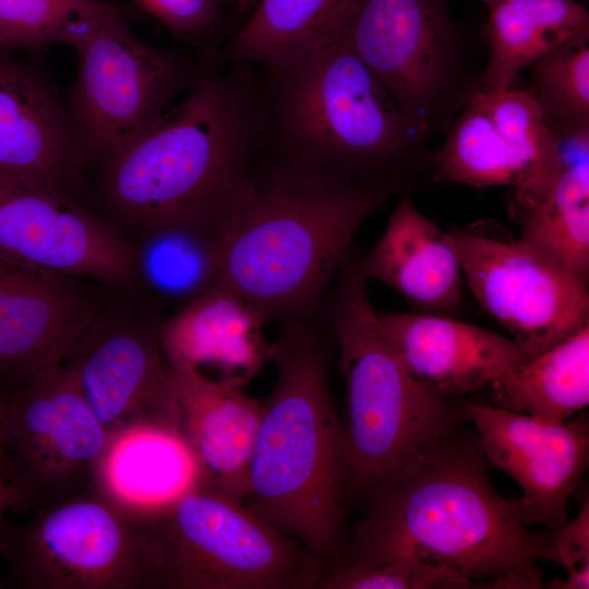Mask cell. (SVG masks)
I'll return each mask as SVG.
<instances>
[{"mask_svg": "<svg viewBox=\"0 0 589 589\" xmlns=\"http://www.w3.org/2000/svg\"><path fill=\"white\" fill-rule=\"evenodd\" d=\"M353 247L323 303L345 382L347 500L364 504L468 421L466 401L418 378L371 303Z\"/></svg>", "mask_w": 589, "mask_h": 589, "instance_id": "obj_4", "label": "cell"}, {"mask_svg": "<svg viewBox=\"0 0 589 589\" xmlns=\"http://www.w3.org/2000/svg\"><path fill=\"white\" fill-rule=\"evenodd\" d=\"M264 112L242 73L205 71L105 165L103 194L140 237L217 203L248 168Z\"/></svg>", "mask_w": 589, "mask_h": 589, "instance_id": "obj_5", "label": "cell"}, {"mask_svg": "<svg viewBox=\"0 0 589 589\" xmlns=\"http://www.w3.org/2000/svg\"><path fill=\"white\" fill-rule=\"evenodd\" d=\"M466 406L486 462L521 488L527 525H565L569 496L589 462L588 416L549 422L501 407Z\"/></svg>", "mask_w": 589, "mask_h": 589, "instance_id": "obj_15", "label": "cell"}, {"mask_svg": "<svg viewBox=\"0 0 589 589\" xmlns=\"http://www.w3.org/2000/svg\"><path fill=\"white\" fill-rule=\"evenodd\" d=\"M121 12L104 0H0V49H75L104 19Z\"/></svg>", "mask_w": 589, "mask_h": 589, "instance_id": "obj_31", "label": "cell"}, {"mask_svg": "<svg viewBox=\"0 0 589 589\" xmlns=\"http://www.w3.org/2000/svg\"><path fill=\"white\" fill-rule=\"evenodd\" d=\"M0 256L115 286L139 283L135 249L61 187L0 179Z\"/></svg>", "mask_w": 589, "mask_h": 589, "instance_id": "obj_13", "label": "cell"}, {"mask_svg": "<svg viewBox=\"0 0 589 589\" xmlns=\"http://www.w3.org/2000/svg\"><path fill=\"white\" fill-rule=\"evenodd\" d=\"M8 509H19V496L9 480L0 473V530Z\"/></svg>", "mask_w": 589, "mask_h": 589, "instance_id": "obj_35", "label": "cell"}, {"mask_svg": "<svg viewBox=\"0 0 589 589\" xmlns=\"http://www.w3.org/2000/svg\"><path fill=\"white\" fill-rule=\"evenodd\" d=\"M465 281L533 357L589 326L587 285L533 245L452 228Z\"/></svg>", "mask_w": 589, "mask_h": 589, "instance_id": "obj_12", "label": "cell"}, {"mask_svg": "<svg viewBox=\"0 0 589 589\" xmlns=\"http://www.w3.org/2000/svg\"><path fill=\"white\" fill-rule=\"evenodd\" d=\"M237 185L216 206L140 237L135 250L139 281L181 305L218 285Z\"/></svg>", "mask_w": 589, "mask_h": 589, "instance_id": "obj_23", "label": "cell"}, {"mask_svg": "<svg viewBox=\"0 0 589 589\" xmlns=\"http://www.w3.org/2000/svg\"><path fill=\"white\" fill-rule=\"evenodd\" d=\"M171 395L175 425L192 449L204 484L242 503L249 488L263 399L248 395L244 387L232 383L172 369Z\"/></svg>", "mask_w": 589, "mask_h": 589, "instance_id": "obj_17", "label": "cell"}, {"mask_svg": "<svg viewBox=\"0 0 589 589\" xmlns=\"http://www.w3.org/2000/svg\"><path fill=\"white\" fill-rule=\"evenodd\" d=\"M8 580L21 589H144L135 521L91 494H72L29 521L2 525Z\"/></svg>", "mask_w": 589, "mask_h": 589, "instance_id": "obj_10", "label": "cell"}, {"mask_svg": "<svg viewBox=\"0 0 589 589\" xmlns=\"http://www.w3.org/2000/svg\"><path fill=\"white\" fill-rule=\"evenodd\" d=\"M99 312L73 276L0 256V372L24 381L61 363Z\"/></svg>", "mask_w": 589, "mask_h": 589, "instance_id": "obj_16", "label": "cell"}, {"mask_svg": "<svg viewBox=\"0 0 589 589\" xmlns=\"http://www.w3.org/2000/svg\"><path fill=\"white\" fill-rule=\"evenodd\" d=\"M443 144L431 155L434 181H452L476 189L510 185L517 191L521 173L494 120L477 96L468 98Z\"/></svg>", "mask_w": 589, "mask_h": 589, "instance_id": "obj_29", "label": "cell"}, {"mask_svg": "<svg viewBox=\"0 0 589 589\" xmlns=\"http://www.w3.org/2000/svg\"><path fill=\"white\" fill-rule=\"evenodd\" d=\"M267 116L286 160L397 191L428 163L430 137L402 111L345 37L271 72Z\"/></svg>", "mask_w": 589, "mask_h": 589, "instance_id": "obj_6", "label": "cell"}, {"mask_svg": "<svg viewBox=\"0 0 589 589\" xmlns=\"http://www.w3.org/2000/svg\"><path fill=\"white\" fill-rule=\"evenodd\" d=\"M409 370L437 392L460 398L531 358L513 339L435 313H378Z\"/></svg>", "mask_w": 589, "mask_h": 589, "instance_id": "obj_21", "label": "cell"}, {"mask_svg": "<svg viewBox=\"0 0 589 589\" xmlns=\"http://www.w3.org/2000/svg\"><path fill=\"white\" fill-rule=\"evenodd\" d=\"M363 505L334 565L406 558L448 573L461 588L542 587L524 502L496 492L477 434H462V425Z\"/></svg>", "mask_w": 589, "mask_h": 589, "instance_id": "obj_1", "label": "cell"}, {"mask_svg": "<svg viewBox=\"0 0 589 589\" xmlns=\"http://www.w3.org/2000/svg\"><path fill=\"white\" fill-rule=\"evenodd\" d=\"M358 0H261L228 44L238 64L269 72L296 65L344 38Z\"/></svg>", "mask_w": 589, "mask_h": 589, "instance_id": "obj_24", "label": "cell"}, {"mask_svg": "<svg viewBox=\"0 0 589 589\" xmlns=\"http://www.w3.org/2000/svg\"><path fill=\"white\" fill-rule=\"evenodd\" d=\"M160 323L99 312L62 360L108 433L146 420L175 425Z\"/></svg>", "mask_w": 589, "mask_h": 589, "instance_id": "obj_14", "label": "cell"}, {"mask_svg": "<svg viewBox=\"0 0 589 589\" xmlns=\"http://www.w3.org/2000/svg\"><path fill=\"white\" fill-rule=\"evenodd\" d=\"M265 324L244 299L219 283L161 321L163 353L172 370H209L215 378L244 387L268 362Z\"/></svg>", "mask_w": 589, "mask_h": 589, "instance_id": "obj_19", "label": "cell"}, {"mask_svg": "<svg viewBox=\"0 0 589 589\" xmlns=\"http://www.w3.org/2000/svg\"><path fill=\"white\" fill-rule=\"evenodd\" d=\"M489 7V61L478 91H507L538 58L589 38V12L576 0H501Z\"/></svg>", "mask_w": 589, "mask_h": 589, "instance_id": "obj_25", "label": "cell"}, {"mask_svg": "<svg viewBox=\"0 0 589 589\" xmlns=\"http://www.w3.org/2000/svg\"><path fill=\"white\" fill-rule=\"evenodd\" d=\"M127 14L107 16L75 48L71 122L84 155L105 165L168 110L187 75L178 56L131 32Z\"/></svg>", "mask_w": 589, "mask_h": 589, "instance_id": "obj_9", "label": "cell"}, {"mask_svg": "<svg viewBox=\"0 0 589 589\" xmlns=\"http://www.w3.org/2000/svg\"><path fill=\"white\" fill-rule=\"evenodd\" d=\"M507 142L521 173L515 191L519 216L540 202L558 179L563 166L555 137L528 91H476Z\"/></svg>", "mask_w": 589, "mask_h": 589, "instance_id": "obj_28", "label": "cell"}, {"mask_svg": "<svg viewBox=\"0 0 589 589\" xmlns=\"http://www.w3.org/2000/svg\"><path fill=\"white\" fill-rule=\"evenodd\" d=\"M11 395L0 388V473L7 478L8 460L4 448V429Z\"/></svg>", "mask_w": 589, "mask_h": 589, "instance_id": "obj_36", "label": "cell"}, {"mask_svg": "<svg viewBox=\"0 0 589 589\" xmlns=\"http://www.w3.org/2000/svg\"><path fill=\"white\" fill-rule=\"evenodd\" d=\"M536 561L549 560L562 565L566 579L554 578L552 589L589 588V501H582L576 519L546 533H532Z\"/></svg>", "mask_w": 589, "mask_h": 589, "instance_id": "obj_33", "label": "cell"}, {"mask_svg": "<svg viewBox=\"0 0 589 589\" xmlns=\"http://www.w3.org/2000/svg\"><path fill=\"white\" fill-rule=\"evenodd\" d=\"M520 239L584 284L589 279V158L563 168L551 190L520 215Z\"/></svg>", "mask_w": 589, "mask_h": 589, "instance_id": "obj_27", "label": "cell"}, {"mask_svg": "<svg viewBox=\"0 0 589 589\" xmlns=\"http://www.w3.org/2000/svg\"><path fill=\"white\" fill-rule=\"evenodd\" d=\"M396 192L284 158L265 170L250 161L236 191L220 283L266 324L289 316L318 324L357 230Z\"/></svg>", "mask_w": 589, "mask_h": 589, "instance_id": "obj_2", "label": "cell"}, {"mask_svg": "<svg viewBox=\"0 0 589 589\" xmlns=\"http://www.w3.org/2000/svg\"><path fill=\"white\" fill-rule=\"evenodd\" d=\"M134 521L144 589H316L326 570L296 540L207 485Z\"/></svg>", "mask_w": 589, "mask_h": 589, "instance_id": "obj_7", "label": "cell"}, {"mask_svg": "<svg viewBox=\"0 0 589 589\" xmlns=\"http://www.w3.org/2000/svg\"><path fill=\"white\" fill-rule=\"evenodd\" d=\"M107 437L62 362L24 380L10 397L4 429L7 479L19 510L41 508L91 482Z\"/></svg>", "mask_w": 589, "mask_h": 589, "instance_id": "obj_11", "label": "cell"}, {"mask_svg": "<svg viewBox=\"0 0 589 589\" xmlns=\"http://www.w3.org/2000/svg\"><path fill=\"white\" fill-rule=\"evenodd\" d=\"M84 157L48 80L0 49V179L61 187Z\"/></svg>", "mask_w": 589, "mask_h": 589, "instance_id": "obj_18", "label": "cell"}, {"mask_svg": "<svg viewBox=\"0 0 589 589\" xmlns=\"http://www.w3.org/2000/svg\"><path fill=\"white\" fill-rule=\"evenodd\" d=\"M362 266L369 279L382 281L424 313L452 310L462 296V267L448 232L407 199L390 214Z\"/></svg>", "mask_w": 589, "mask_h": 589, "instance_id": "obj_22", "label": "cell"}, {"mask_svg": "<svg viewBox=\"0 0 589 589\" xmlns=\"http://www.w3.org/2000/svg\"><path fill=\"white\" fill-rule=\"evenodd\" d=\"M496 407L549 422L573 418L589 402V326L498 375Z\"/></svg>", "mask_w": 589, "mask_h": 589, "instance_id": "obj_26", "label": "cell"}, {"mask_svg": "<svg viewBox=\"0 0 589 589\" xmlns=\"http://www.w3.org/2000/svg\"><path fill=\"white\" fill-rule=\"evenodd\" d=\"M483 1H485L490 5V4L498 2L501 0H483Z\"/></svg>", "mask_w": 589, "mask_h": 589, "instance_id": "obj_37", "label": "cell"}, {"mask_svg": "<svg viewBox=\"0 0 589 589\" xmlns=\"http://www.w3.org/2000/svg\"><path fill=\"white\" fill-rule=\"evenodd\" d=\"M527 68L530 93L557 144L589 140V38L564 44Z\"/></svg>", "mask_w": 589, "mask_h": 589, "instance_id": "obj_30", "label": "cell"}, {"mask_svg": "<svg viewBox=\"0 0 589 589\" xmlns=\"http://www.w3.org/2000/svg\"><path fill=\"white\" fill-rule=\"evenodd\" d=\"M344 37L429 137L476 92L446 0H358Z\"/></svg>", "mask_w": 589, "mask_h": 589, "instance_id": "obj_8", "label": "cell"}, {"mask_svg": "<svg viewBox=\"0 0 589 589\" xmlns=\"http://www.w3.org/2000/svg\"><path fill=\"white\" fill-rule=\"evenodd\" d=\"M461 588L448 573L406 558L375 564L334 565L327 568L316 589H428Z\"/></svg>", "mask_w": 589, "mask_h": 589, "instance_id": "obj_32", "label": "cell"}, {"mask_svg": "<svg viewBox=\"0 0 589 589\" xmlns=\"http://www.w3.org/2000/svg\"><path fill=\"white\" fill-rule=\"evenodd\" d=\"M93 492L133 520L205 485L200 465L176 425L139 421L108 433Z\"/></svg>", "mask_w": 589, "mask_h": 589, "instance_id": "obj_20", "label": "cell"}, {"mask_svg": "<svg viewBox=\"0 0 589 589\" xmlns=\"http://www.w3.org/2000/svg\"><path fill=\"white\" fill-rule=\"evenodd\" d=\"M176 35L193 37L212 29L220 17L221 0H133Z\"/></svg>", "mask_w": 589, "mask_h": 589, "instance_id": "obj_34", "label": "cell"}, {"mask_svg": "<svg viewBox=\"0 0 589 589\" xmlns=\"http://www.w3.org/2000/svg\"><path fill=\"white\" fill-rule=\"evenodd\" d=\"M268 362L275 382L264 411L242 504L320 558L341 556L347 468L344 421L329 384L330 353L318 324L278 321Z\"/></svg>", "mask_w": 589, "mask_h": 589, "instance_id": "obj_3", "label": "cell"}]
</instances>
